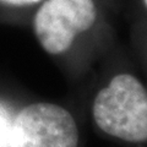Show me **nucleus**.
Masks as SVG:
<instances>
[{
	"label": "nucleus",
	"instance_id": "f257e3e1",
	"mask_svg": "<svg viewBox=\"0 0 147 147\" xmlns=\"http://www.w3.org/2000/svg\"><path fill=\"white\" fill-rule=\"evenodd\" d=\"M93 118L108 135L129 142L146 141L147 91L134 76H115L96 97Z\"/></svg>",
	"mask_w": 147,
	"mask_h": 147
},
{
	"label": "nucleus",
	"instance_id": "f03ea898",
	"mask_svg": "<svg viewBox=\"0 0 147 147\" xmlns=\"http://www.w3.org/2000/svg\"><path fill=\"white\" fill-rule=\"evenodd\" d=\"M77 144L76 123L59 105H27L11 123V147H77Z\"/></svg>",
	"mask_w": 147,
	"mask_h": 147
},
{
	"label": "nucleus",
	"instance_id": "7ed1b4c3",
	"mask_svg": "<svg viewBox=\"0 0 147 147\" xmlns=\"http://www.w3.org/2000/svg\"><path fill=\"white\" fill-rule=\"evenodd\" d=\"M96 17L93 0H44L34 16V32L48 53L60 54L93 26Z\"/></svg>",
	"mask_w": 147,
	"mask_h": 147
},
{
	"label": "nucleus",
	"instance_id": "20e7f679",
	"mask_svg": "<svg viewBox=\"0 0 147 147\" xmlns=\"http://www.w3.org/2000/svg\"><path fill=\"white\" fill-rule=\"evenodd\" d=\"M11 123L6 110L0 107V147H11Z\"/></svg>",
	"mask_w": 147,
	"mask_h": 147
},
{
	"label": "nucleus",
	"instance_id": "39448f33",
	"mask_svg": "<svg viewBox=\"0 0 147 147\" xmlns=\"http://www.w3.org/2000/svg\"><path fill=\"white\" fill-rule=\"evenodd\" d=\"M39 1H42V0H0V3L12 5V6H28Z\"/></svg>",
	"mask_w": 147,
	"mask_h": 147
},
{
	"label": "nucleus",
	"instance_id": "423d86ee",
	"mask_svg": "<svg viewBox=\"0 0 147 147\" xmlns=\"http://www.w3.org/2000/svg\"><path fill=\"white\" fill-rule=\"evenodd\" d=\"M146 1H147V0H146Z\"/></svg>",
	"mask_w": 147,
	"mask_h": 147
}]
</instances>
